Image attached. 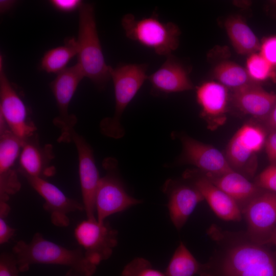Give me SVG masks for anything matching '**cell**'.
<instances>
[{
    "label": "cell",
    "mask_w": 276,
    "mask_h": 276,
    "mask_svg": "<svg viewBox=\"0 0 276 276\" xmlns=\"http://www.w3.org/2000/svg\"><path fill=\"white\" fill-rule=\"evenodd\" d=\"M208 234L215 242L205 263V276H276V252L251 241L245 232L223 231L212 225Z\"/></svg>",
    "instance_id": "cell-1"
},
{
    "label": "cell",
    "mask_w": 276,
    "mask_h": 276,
    "mask_svg": "<svg viewBox=\"0 0 276 276\" xmlns=\"http://www.w3.org/2000/svg\"><path fill=\"white\" fill-rule=\"evenodd\" d=\"M12 251L20 272L27 271L34 264L68 266L81 276H92L97 269L82 249L65 248L45 239L39 233L34 235L29 243L22 240L17 242Z\"/></svg>",
    "instance_id": "cell-2"
},
{
    "label": "cell",
    "mask_w": 276,
    "mask_h": 276,
    "mask_svg": "<svg viewBox=\"0 0 276 276\" xmlns=\"http://www.w3.org/2000/svg\"><path fill=\"white\" fill-rule=\"evenodd\" d=\"M78 10L77 64L84 77L102 89L111 79L112 67L105 60L97 29L94 7L90 3H83Z\"/></svg>",
    "instance_id": "cell-3"
},
{
    "label": "cell",
    "mask_w": 276,
    "mask_h": 276,
    "mask_svg": "<svg viewBox=\"0 0 276 276\" xmlns=\"http://www.w3.org/2000/svg\"><path fill=\"white\" fill-rule=\"evenodd\" d=\"M148 65L145 63H122L111 67L110 74L115 95V111L112 118L103 119L100 124L101 132L113 139L121 138L125 131L121 118L125 108L147 80Z\"/></svg>",
    "instance_id": "cell-4"
},
{
    "label": "cell",
    "mask_w": 276,
    "mask_h": 276,
    "mask_svg": "<svg viewBox=\"0 0 276 276\" xmlns=\"http://www.w3.org/2000/svg\"><path fill=\"white\" fill-rule=\"evenodd\" d=\"M121 25L129 39L150 49L157 55L168 56L178 47L180 30L172 22H163L155 12L136 19L131 13L123 16Z\"/></svg>",
    "instance_id": "cell-5"
},
{
    "label": "cell",
    "mask_w": 276,
    "mask_h": 276,
    "mask_svg": "<svg viewBox=\"0 0 276 276\" xmlns=\"http://www.w3.org/2000/svg\"><path fill=\"white\" fill-rule=\"evenodd\" d=\"M103 167L106 174L100 179L95 197L96 216L100 223L104 222L112 214L142 202L126 191L118 175V162L115 158H105Z\"/></svg>",
    "instance_id": "cell-6"
},
{
    "label": "cell",
    "mask_w": 276,
    "mask_h": 276,
    "mask_svg": "<svg viewBox=\"0 0 276 276\" xmlns=\"http://www.w3.org/2000/svg\"><path fill=\"white\" fill-rule=\"evenodd\" d=\"M84 77L82 72L76 63L58 74L50 84L58 110V116L55 118L53 123L61 131L59 142H71V133L74 129L77 120L75 116L69 114L68 106L78 85Z\"/></svg>",
    "instance_id": "cell-7"
},
{
    "label": "cell",
    "mask_w": 276,
    "mask_h": 276,
    "mask_svg": "<svg viewBox=\"0 0 276 276\" xmlns=\"http://www.w3.org/2000/svg\"><path fill=\"white\" fill-rule=\"evenodd\" d=\"M74 234L85 257L96 266L111 256L118 243L117 231L108 223H100L97 219L82 221L75 228Z\"/></svg>",
    "instance_id": "cell-8"
},
{
    "label": "cell",
    "mask_w": 276,
    "mask_h": 276,
    "mask_svg": "<svg viewBox=\"0 0 276 276\" xmlns=\"http://www.w3.org/2000/svg\"><path fill=\"white\" fill-rule=\"evenodd\" d=\"M0 114L10 130L22 141L35 134L36 128L28 118L26 105L9 81L0 56Z\"/></svg>",
    "instance_id": "cell-9"
},
{
    "label": "cell",
    "mask_w": 276,
    "mask_h": 276,
    "mask_svg": "<svg viewBox=\"0 0 276 276\" xmlns=\"http://www.w3.org/2000/svg\"><path fill=\"white\" fill-rule=\"evenodd\" d=\"M247 225L245 233L253 242L269 244L276 227V193L263 190L242 212Z\"/></svg>",
    "instance_id": "cell-10"
},
{
    "label": "cell",
    "mask_w": 276,
    "mask_h": 276,
    "mask_svg": "<svg viewBox=\"0 0 276 276\" xmlns=\"http://www.w3.org/2000/svg\"><path fill=\"white\" fill-rule=\"evenodd\" d=\"M24 141L10 130L0 115V202H7L21 188L14 164L19 157Z\"/></svg>",
    "instance_id": "cell-11"
},
{
    "label": "cell",
    "mask_w": 276,
    "mask_h": 276,
    "mask_svg": "<svg viewBox=\"0 0 276 276\" xmlns=\"http://www.w3.org/2000/svg\"><path fill=\"white\" fill-rule=\"evenodd\" d=\"M71 142L74 143L79 159V172L83 205L87 219H96L95 197L100 180L93 151L85 139L74 129L71 133Z\"/></svg>",
    "instance_id": "cell-12"
},
{
    "label": "cell",
    "mask_w": 276,
    "mask_h": 276,
    "mask_svg": "<svg viewBox=\"0 0 276 276\" xmlns=\"http://www.w3.org/2000/svg\"><path fill=\"white\" fill-rule=\"evenodd\" d=\"M266 138L265 131L260 127L253 123L243 125L227 146L225 156L232 168L236 171L245 169L265 146Z\"/></svg>",
    "instance_id": "cell-13"
},
{
    "label": "cell",
    "mask_w": 276,
    "mask_h": 276,
    "mask_svg": "<svg viewBox=\"0 0 276 276\" xmlns=\"http://www.w3.org/2000/svg\"><path fill=\"white\" fill-rule=\"evenodd\" d=\"M31 186L44 199L43 208L50 213L51 221L55 225H68L67 214L84 210L82 204L66 196L57 187L44 178L24 176Z\"/></svg>",
    "instance_id": "cell-14"
},
{
    "label": "cell",
    "mask_w": 276,
    "mask_h": 276,
    "mask_svg": "<svg viewBox=\"0 0 276 276\" xmlns=\"http://www.w3.org/2000/svg\"><path fill=\"white\" fill-rule=\"evenodd\" d=\"M181 163L192 164L202 173L220 175L234 170L227 159L218 149L199 142L188 135H181Z\"/></svg>",
    "instance_id": "cell-15"
},
{
    "label": "cell",
    "mask_w": 276,
    "mask_h": 276,
    "mask_svg": "<svg viewBox=\"0 0 276 276\" xmlns=\"http://www.w3.org/2000/svg\"><path fill=\"white\" fill-rule=\"evenodd\" d=\"M168 198V208L170 219L176 228L180 229L197 205L204 198L197 189L190 184L168 179L163 187Z\"/></svg>",
    "instance_id": "cell-16"
},
{
    "label": "cell",
    "mask_w": 276,
    "mask_h": 276,
    "mask_svg": "<svg viewBox=\"0 0 276 276\" xmlns=\"http://www.w3.org/2000/svg\"><path fill=\"white\" fill-rule=\"evenodd\" d=\"M154 73L148 75L154 96L168 94L193 89L194 86L189 77V71L172 54Z\"/></svg>",
    "instance_id": "cell-17"
},
{
    "label": "cell",
    "mask_w": 276,
    "mask_h": 276,
    "mask_svg": "<svg viewBox=\"0 0 276 276\" xmlns=\"http://www.w3.org/2000/svg\"><path fill=\"white\" fill-rule=\"evenodd\" d=\"M202 194L214 212L227 221H240L242 213L235 200L214 185L202 172H188L184 175Z\"/></svg>",
    "instance_id": "cell-18"
},
{
    "label": "cell",
    "mask_w": 276,
    "mask_h": 276,
    "mask_svg": "<svg viewBox=\"0 0 276 276\" xmlns=\"http://www.w3.org/2000/svg\"><path fill=\"white\" fill-rule=\"evenodd\" d=\"M196 98L201 108L200 116L210 128L224 123L228 98L226 87L218 82H204L196 87Z\"/></svg>",
    "instance_id": "cell-19"
},
{
    "label": "cell",
    "mask_w": 276,
    "mask_h": 276,
    "mask_svg": "<svg viewBox=\"0 0 276 276\" xmlns=\"http://www.w3.org/2000/svg\"><path fill=\"white\" fill-rule=\"evenodd\" d=\"M232 100L234 106L244 113L266 120L276 103V94L254 83L233 91Z\"/></svg>",
    "instance_id": "cell-20"
},
{
    "label": "cell",
    "mask_w": 276,
    "mask_h": 276,
    "mask_svg": "<svg viewBox=\"0 0 276 276\" xmlns=\"http://www.w3.org/2000/svg\"><path fill=\"white\" fill-rule=\"evenodd\" d=\"M52 146L41 147L35 134L24 141L19 156V171L24 175L42 177L50 176L55 169L50 167L53 158Z\"/></svg>",
    "instance_id": "cell-21"
},
{
    "label": "cell",
    "mask_w": 276,
    "mask_h": 276,
    "mask_svg": "<svg viewBox=\"0 0 276 276\" xmlns=\"http://www.w3.org/2000/svg\"><path fill=\"white\" fill-rule=\"evenodd\" d=\"M203 174L237 204L241 213L263 189L250 182L244 175L234 170L220 175Z\"/></svg>",
    "instance_id": "cell-22"
},
{
    "label": "cell",
    "mask_w": 276,
    "mask_h": 276,
    "mask_svg": "<svg viewBox=\"0 0 276 276\" xmlns=\"http://www.w3.org/2000/svg\"><path fill=\"white\" fill-rule=\"evenodd\" d=\"M224 27L234 48L238 54L249 56L260 50L261 43L241 16H229L225 21Z\"/></svg>",
    "instance_id": "cell-23"
},
{
    "label": "cell",
    "mask_w": 276,
    "mask_h": 276,
    "mask_svg": "<svg viewBox=\"0 0 276 276\" xmlns=\"http://www.w3.org/2000/svg\"><path fill=\"white\" fill-rule=\"evenodd\" d=\"M205 264L199 262L180 242L165 273L166 276H205Z\"/></svg>",
    "instance_id": "cell-24"
},
{
    "label": "cell",
    "mask_w": 276,
    "mask_h": 276,
    "mask_svg": "<svg viewBox=\"0 0 276 276\" xmlns=\"http://www.w3.org/2000/svg\"><path fill=\"white\" fill-rule=\"evenodd\" d=\"M77 55L76 39H66L63 45L47 51L40 62V68L48 73L59 74L66 68L69 62Z\"/></svg>",
    "instance_id": "cell-25"
},
{
    "label": "cell",
    "mask_w": 276,
    "mask_h": 276,
    "mask_svg": "<svg viewBox=\"0 0 276 276\" xmlns=\"http://www.w3.org/2000/svg\"><path fill=\"white\" fill-rule=\"evenodd\" d=\"M213 76L218 82L232 91L256 83L250 78L246 68L231 61L217 64L214 68Z\"/></svg>",
    "instance_id": "cell-26"
},
{
    "label": "cell",
    "mask_w": 276,
    "mask_h": 276,
    "mask_svg": "<svg viewBox=\"0 0 276 276\" xmlns=\"http://www.w3.org/2000/svg\"><path fill=\"white\" fill-rule=\"evenodd\" d=\"M246 67L249 77L256 83L260 84L268 79L276 80L274 68L260 53L249 55Z\"/></svg>",
    "instance_id": "cell-27"
},
{
    "label": "cell",
    "mask_w": 276,
    "mask_h": 276,
    "mask_svg": "<svg viewBox=\"0 0 276 276\" xmlns=\"http://www.w3.org/2000/svg\"><path fill=\"white\" fill-rule=\"evenodd\" d=\"M121 276H166L165 273L152 267L151 263L143 258H136L123 269Z\"/></svg>",
    "instance_id": "cell-28"
},
{
    "label": "cell",
    "mask_w": 276,
    "mask_h": 276,
    "mask_svg": "<svg viewBox=\"0 0 276 276\" xmlns=\"http://www.w3.org/2000/svg\"><path fill=\"white\" fill-rule=\"evenodd\" d=\"M255 183L262 189L276 193V164H271L265 169Z\"/></svg>",
    "instance_id": "cell-29"
},
{
    "label": "cell",
    "mask_w": 276,
    "mask_h": 276,
    "mask_svg": "<svg viewBox=\"0 0 276 276\" xmlns=\"http://www.w3.org/2000/svg\"><path fill=\"white\" fill-rule=\"evenodd\" d=\"M19 272L13 253H3L1 255L0 276H19Z\"/></svg>",
    "instance_id": "cell-30"
},
{
    "label": "cell",
    "mask_w": 276,
    "mask_h": 276,
    "mask_svg": "<svg viewBox=\"0 0 276 276\" xmlns=\"http://www.w3.org/2000/svg\"><path fill=\"white\" fill-rule=\"evenodd\" d=\"M259 53L274 67H276V36L265 38L261 43Z\"/></svg>",
    "instance_id": "cell-31"
},
{
    "label": "cell",
    "mask_w": 276,
    "mask_h": 276,
    "mask_svg": "<svg viewBox=\"0 0 276 276\" xmlns=\"http://www.w3.org/2000/svg\"><path fill=\"white\" fill-rule=\"evenodd\" d=\"M50 3L55 9L68 13L79 10L83 3L80 0H52Z\"/></svg>",
    "instance_id": "cell-32"
},
{
    "label": "cell",
    "mask_w": 276,
    "mask_h": 276,
    "mask_svg": "<svg viewBox=\"0 0 276 276\" xmlns=\"http://www.w3.org/2000/svg\"><path fill=\"white\" fill-rule=\"evenodd\" d=\"M265 147L271 164H276V130L271 131L266 138Z\"/></svg>",
    "instance_id": "cell-33"
},
{
    "label": "cell",
    "mask_w": 276,
    "mask_h": 276,
    "mask_svg": "<svg viewBox=\"0 0 276 276\" xmlns=\"http://www.w3.org/2000/svg\"><path fill=\"white\" fill-rule=\"evenodd\" d=\"M0 217V243L3 244L9 241L15 233V229L10 226L5 219Z\"/></svg>",
    "instance_id": "cell-34"
},
{
    "label": "cell",
    "mask_w": 276,
    "mask_h": 276,
    "mask_svg": "<svg viewBox=\"0 0 276 276\" xmlns=\"http://www.w3.org/2000/svg\"><path fill=\"white\" fill-rule=\"evenodd\" d=\"M265 121L267 126L271 131L276 130V103L270 114Z\"/></svg>",
    "instance_id": "cell-35"
},
{
    "label": "cell",
    "mask_w": 276,
    "mask_h": 276,
    "mask_svg": "<svg viewBox=\"0 0 276 276\" xmlns=\"http://www.w3.org/2000/svg\"><path fill=\"white\" fill-rule=\"evenodd\" d=\"M16 1L12 0H1L0 12L2 14L10 10L15 5Z\"/></svg>",
    "instance_id": "cell-36"
},
{
    "label": "cell",
    "mask_w": 276,
    "mask_h": 276,
    "mask_svg": "<svg viewBox=\"0 0 276 276\" xmlns=\"http://www.w3.org/2000/svg\"><path fill=\"white\" fill-rule=\"evenodd\" d=\"M10 211L7 202H0V217H6Z\"/></svg>",
    "instance_id": "cell-37"
},
{
    "label": "cell",
    "mask_w": 276,
    "mask_h": 276,
    "mask_svg": "<svg viewBox=\"0 0 276 276\" xmlns=\"http://www.w3.org/2000/svg\"><path fill=\"white\" fill-rule=\"evenodd\" d=\"M269 244H272L276 246V227L272 234L270 239Z\"/></svg>",
    "instance_id": "cell-38"
},
{
    "label": "cell",
    "mask_w": 276,
    "mask_h": 276,
    "mask_svg": "<svg viewBox=\"0 0 276 276\" xmlns=\"http://www.w3.org/2000/svg\"><path fill=\"white\" fill-rule=\"evenodd\" d=\"M275 14H276V13H275Z\"/></svg>",
    "instance_id": "cell-39"
}]
</instances>
